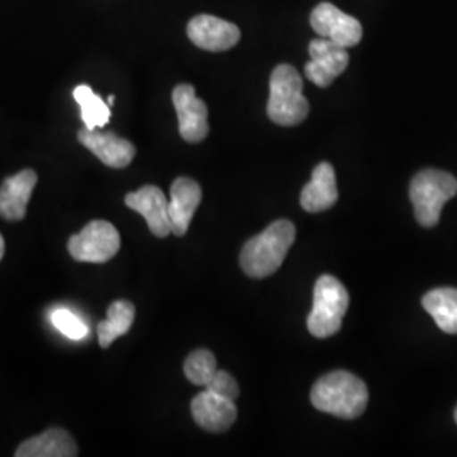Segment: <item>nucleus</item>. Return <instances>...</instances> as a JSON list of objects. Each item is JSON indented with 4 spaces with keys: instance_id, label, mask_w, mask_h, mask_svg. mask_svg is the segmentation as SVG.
Here are the masks:
<instances>
[{
    "instance_id": "1",
    "label": "nucleus",
    "mask_w": 457,
    "mask_h": 457,
    "mask_svg": "<svg viewBox=\"0 0 457 457\" xmlns=\"http://www.w3.org/2000/svg\"><path fill=\"white\" fill-rule=\"evenodd\" d=\"M312 405L337 419L353 420L364 413L370 402L366 383L353 373L334 371L322 376L312 388Z\"/></svg>"
},
{
    "instance_id": "2",
    "label": "nucleus",
    "mask_w": 457,
    "mask_h": 457,
    "mask_svg": "<svg viewBox=\"0 0 457 457\" xmlns=\"http://www.w3.org/2000/svg\"><path fill=\"white\" fill-rule=\"evenodd\" d=\"M296 228L279 219L245 243L241 251V268L247 277L266 278L277 273L295 243Z\"/></svg>"
},
{
    "instance_id": "3",
    "label": "nucleus",
    "mask_w": 457,
    "mask_h": 457,
    "mask_svg": "<svg viewBox=\"0 0 457 457\" xmlns=\"http://www.w3.org/2000/svg\"><path fill=\"white\" fill-rule=\"evenodd\" d=\"M268 117L278 126H298L311 112V104L303 97V80L294 66L278 65L270 79Z\"/></svg>"
},
{
    "instance_id": "4",
    "label": "nucleus",
    "mask_w": 457,
    "mask_h": 457,
    "mask_svg": "<svg viewBox=\"0 0 457 457\" xmlns=\"http://www.w3.org/2000/svg\"><path fill=\"white\" fill-rule=\"evenodd\" d=\"M457 194L456 177L441 170H424L410 183V200L422 228L439 224L442 207Z\"/></svg>"
},
{
    "instance_id": "5",
    "label": "nucleus",
    "mask_w": 457,
    "mask_h": 457,
    "mask_svg": "<svg viewBox=\"0 0 457 457\" xmlns=\"http://www.w3.org/2000/svg\"><path fill=\"white\" fill-rule=\"evenodd\" d=\"M349 307V294L337 278L322 275L313 288V309L307 327L313 337L326 339L339 332Z\"/></svg>"
},
{
    "instance_id": "6",
    "label": "nucleus",
    "mask_w": 457,
    "mask_h": 457,
    "mask_svg": "<svg viewBox=\"0 0 457 457\" xmlns=\"http://www.w3.org/2000/svg\"><path fill=\"white\" fill-rule=\"evenodd\" d=\"M120 249V236L107 220H92L70 237L68 253L75 262H107Z\"/></svg>"
},
{
    "instance_id": "7",
    "label": "nucleus",
    "mask_w": 457,
    "mask_h": 457,
    "mask_svg": "<svg viewBox=\"0 0 457 457\" xmlns=\"http://www.w3.org/2000/svg\"><path fill=\"white\" fill-rule=\"evenodd\" d=\"M311 26L320 37H326L343 48L358 46L362 37L360 21L345 14L330 2H322L312 11Z\"/></svg>"
},
{
    "instance_id": "8",
    "label": "nucleus",
    "mask_w": 457,
    "mask_h": 457,
    "mask_svg": "<svg viewBox=\"0 0 457 457\" xmlns=\"http://www.w3.org/2000/svg\"><path fill=\"white\" fill-rule=\"evenodd\" d=\"M173 105L179 115L180 136L187 143H200L209 136V109L202 98L196 97L195 88L181 83L173 88Z\"/></svg>"
},
{
    "instance_id": "9",
    "label": "nucleus",
    "mask_w": 457,
    "mask_h": 457,
    "mask_svg": "<svg viewBox=\"0 0 457 457\" xmlns=\"http://www.w3.org/2000/svg\"><path fill=\"white\" fill-rule=\"evenodd\" d=\"M311 62L305 65V77L313 85L327 88L349 66V53L326 37L313 39L309 45Z\"/></svg>"
},
{
    "instance_id": "10",
    "label": "nucleus",
    "mask_w": 457,
    "mask_h": 457,
    "mask_svg": "<svg viewBox=\"0 0 457 457\" xmlns=\"http://www.w3.org/2000/svg\"><path fill=\"white\" fill-rule=\"evenodd\" d=\"M187 34L196 48L211 53L234 48L241 39V31L234 22L211 14L194 17L187 26Z\"/></svg>"
},
{
    "instance_id": "11",
    "label": "nucleus",
    "mask_w": 457,
    "mask_h": 457,
    "mask_svg": "<svg viewBox=\"0 0 457 457\" xmlns=\"http://www.w3.org/2000/svg\"><path fill=\"white\" fill-rule=\"evenodd\" d=\"M228 396L205 388L192 400V417L198 427L209 432H226L237 419V407Z\"/></svg>"
},
{
    "instance_id": "12",
    "label": "nucleus",
    "mask_w": 457,
    "mask_h": 457,
    "mask_svg": "<svg viewBox=\"0 0 457 457\" xmlns=\"http://www.w3.org/2000/svg\"><path fill=\"white\" fill-rule=\"evenodd\" d=\"M124 202L134 212L141 213L146 219L147 228L156 237L163 239L171 234L168 198L162 188L145 185L143 188L128 194Z\"/></svg>"
},
{
    "instance_id": "13",
    "label": "nucleus",
    "mask_w": 457,
    "mask_h": 457,
    "mask_svg": "<svg viewBox=\"0 0 457 457\" xmlns=\"http://www.w3.org/2000/svg\"><path fill=\"white\" fill-rule=\"evenodd\" d=\"M79 141L98 160L109 168H126L136 156V147L131 141L117 136L114 132H98L97 129L83 128L79 131Z\"/></svg>"
},
{
    "instance_id": "14",
    "label": "nucleus",
    "mask_w": 457,
    "mask_h": 457,
    "mask_svg": "<svg viewBox=\"0 0 457 457\" xmlns=\"http://www.w3.org/2000/svg\"><path fill=\"white\" fill-rule=\"evenodd\" d=\"M200 202H202V188L195 180L188 177H180L173 181L170 188V202H168L171 234L179 237L187 234Z\"/></svg>"
},
{
    "instance_id": "15",
    "label": "nucleus",
    "mask_w": 457,
    "mask_h": 457,
    "mask_svg": "<svg viewBox=\"0 0 457 457\" xmlns=\"http://www.w3.org/2000/svg\"><path fill=\"white\" fill-rule=\"evenodd\" d=\"M37 175L34 170H22L5 179L0 187V217L5 220H22L33 195Z\"/></svg>"
},
{
    "instance_id": "16",
    "label": "nucleus",
    "mask_w": 457,
    "mask_h": 457,
    "mask_svg": "<svg viewBox=\"0 0 457 457\" xmlns=\"http://www.w3.org/2000/svg\"><path fill=\"white\" fill-rule=\"evenodd\" d=\"M339 198L336 171L330 163H319L312 173V180L303 187L300 204L307 212H324Z\"/></svg>"
},
{
    "instance_id": "17",
    "label": "nucleus",
    "mask_w": 457,
    "mask_h": 457,
    "mask_svg": "<svg viewBox=\"0 0 457 457\" xmlns=\"http://www.w3.org/2000/svg\"><path fill=\"white\" fill-rule=\"evenodd\" d=\"M79 456L77 442L65 428L53 427L39 436L22 442L16 457H75Z\"/></svg>"
},
{
    "instance_id": "18",
    "label": "nucleus",
    "mask_w": 457,
    "mask_h": 457,
    "mask_svg": "<svg viewBox=\"0 0 457 457\" xmlns=\"http://www.w3.org/2000/svg\"><path fill=\"white\" fill-rule=\"evenodd\" d=\"M136 319V307L128 300H115L107 309V319L97 326L98 344L102 349L111 347L117 337L129 332Z\"/></svg>"
},
{
    "instance_id": "19",
    "label": "nucleus",
    "mask_w": 457,
    "mask_h": 457,
    "mask_svg": "<svg viewBox=\"0 0 457 457\" xmlns=\"http://www.w3.org/2000/svg\"><path fill=\"white\" fill-rule=\"evenodd\" d=\"M425 311L445 334H457V290L436 288L422 298Z\"/></svg>"
},
{
    "instance_id": "20",
    "label": "nucleus",
    "mask_w": 457,
    "mask_h": 457,
    "mask_svg": "<svg viewBox=\"0 0 457 457\" xmlns=\"http://www.w3.org/2000/svg\"><path fill=\"white\" fill-rule=\"evenodd\" d=\"M73 97L80 105L82 120L87 129H100L111 119V105L105 104L88 85H79L73 90Z\"/></svg>"
},
{
    "instance_id": "21",
    "label": "nucleus",
    "mask_w": 457,
    "mask_h": 457,
    "mask_svg": "<svg viewBox=\"0 0 457 457\" xmlns=\"http://www.w3.org/2000/svg\"><path fill=\"white\" fill-rule=\"evenodd\" d=\"M183 371L190 383L205 388L219 370H217L215 356L209 349H196L185 360Z\"/></svg>"
},
{
    "instance_id": "22",
    "label": "nucleus",
    "mask_w": 457,
    "mask_h": 457,
    "mask_svg": "<svg viewBox=\"0 0 457 457\" xmlns=\"http://www.w3.org/2000/svg\"><path fill=\"white\" fill-rule=\"evenodd\" d=\"M51 322L63 336H66L68 339H73V341H80L88 332V327L82 319H79L73 312L66 311V309H58V311L53 312Z\"/></svg>"
},
{
    "instance_id": "23",
    "label": "nucleus",
    "mask_w": 457,
    "mask_h": 457,
    "mask_svg": "<svg viewBox=\"0 0 457 457\" xmlns=\"http://www.w3.org/2000/svg\"><path fill=\"white\" fill-rule=\"evenodd\" d=\"M212 392L219 393L222 396H228L230 400H236L239 396V386H237V381L232 378V376L226 373V371H217L215 376L212 378V381L205 386Z\"/></svg>"
},
{
    "instance_id": "24",
    "label": "nucleus",
    "mask_w": 457,
    "mask_h": 457,
    "mask_svg": "<svg viewBox=\"0 0 457 457\" xmlns=\"http://www.w3.org/2000/svg\"><path fill=\"white\" fill-rule=\"evenodd\" d=\"M4 253H5V243H4V237H2V234H0V262H2V258H4Z\"/></svg>"
},
{
    "instance_id": "25",
    "label": "nucleus",
    "mask_w": 457,
    "mask_h": 457,
    "mask_svg": "<svg viewBox=\"0 0 457 457\" xmlns=\"http://www.w3.org/2000/svg\"><path fill=\"white\" fill-rule=\"evenodd\" d=\"M114 96H111V97H109V105H111V107L114 105Z\"/></svg>"
},
{
    "instance_id": "26",
    "label": "nucleus",
    "mask_w": 457,
    "mask_h": 457,
    "mask_svg": "<svg viewBox=\"0 0 457 457\" xmlns=\"http://www.w3.org/2000/svg\"><path fill=\"white\" fill-rule=\"evenodd\" d=\"M454 419H456V424H457V409H456V411H454Z\"/></svg>"
}]
</instances>
